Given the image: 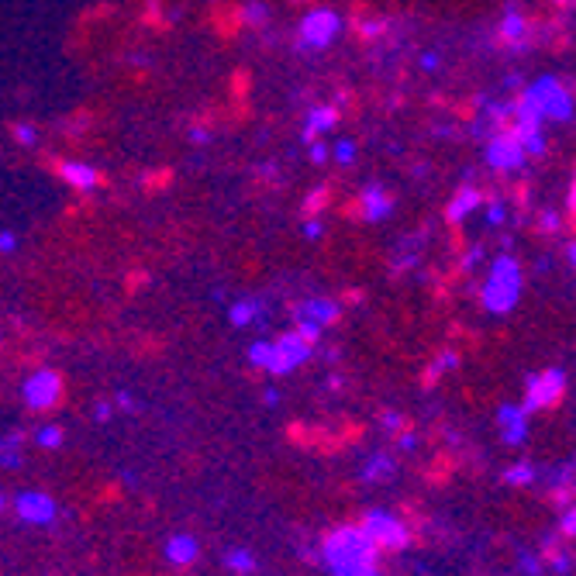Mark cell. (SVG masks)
Returning a JSON list of instances; mask_svg holds the SVG:
<instances>
[{"mask_svg": "<svg viewBox=\"0 0 576 576\" xmlns=\"http://www.w3.org/2000/svg\"><path fill=\"white\" fill-rule=\"evenodd\" d=\"M376 556H380V549H376L370 535L359 525L335 528L321 542V559H325L332 576H380Z\"/></svg>", "mask_w": 576, "mask_h": 576, "instance_id": "6da1fadb", "label": "cell"}, {"mask_svg": "<svg viewBox=\"0 0 576 576\" xmlns=\"http://www.w3.org/2000/svg\"><path fill=\"white\" fill-rule=\"evenodd\" d=\"M521 297V263L514 256H497L480 290V301L490 314H511Z\"/></svg>", "mask_w": 576, "mask_h": 576, "instance_id": "7a4b0ae2", "label": "cell"}, {"mask_svg": "<svg viewBox=\"0 0 576 576\" xmlns=\"http://www.w3.org/2000/svg\"><path fill=\"white\" fill-rule=\"evenodd\" d=\"M342 32V18L332 11V7H321V11H311L301 21V32H297V45L304 52H321L339 38Z\"/></svg>", "mask_w": 576, "mask_h": 576, "instance_id": "3957f363", "label": "cell"}, {"mask_svg": "<svg viewBox=\"0 0 576 576\" xmlns=\"http://www.w3.org/2000/svg\"><path fill=\"white\" fill-rule=\"evenodd\" d=\"M528 94L535 97V104H539L545 121H570L573 118L570 87H563L556 76H542V80H535L532 87H528Z\"/></svg>", "mask_w": 576, "mask_h": 576, "instance_id": "277c9868", "label": "cell"}, {"mask_svg": "<svg viewBox=\"0 0 576 576\" xmlns=\"http://www.w3.org/2000/svg\"><path fill=\"white\" fill-rule=\"evenodd\" d=\"M363 528L366 535H370V542L376 545V549H394V552H401L407 549V542H411V532L404 528V521L401 518H394L390 511H366V518H363Z\"/></svg>", "mask_w": 576, "mask_h": 576, "instance_id": "5b68a950", "label": "cell"}, {"mask_svg": "<svg viewBox=\"0 0 576 576\" xmlns=\"http://www.w3.org/2000/svg\"><path fill=\"white\" fill-rule=\"evenodd\" d=\"M563 390H566V373L559 370V366H552V370H545V373L528 376V390H525V404H521V411H525V414L545 411V407L559 404Z\"/></svg>", "mask_w": 576, "mask_h": 576, "instance_id": "8992f818", "label": "cell"}, {"mask_svg": "<svg viewBox=\"0 0 576 576\" xmlns=\"http://www.w3.org/2000/svg\"><path fill=\"white\" fill-rule=\"evenodd\" d=\"M311 359V345H307L297 332H287L273 342V356L266 363V373L270 376H290L297 366H304Z\"/></svg>", "mask_w": 576, "mask_h": 576, "instance_id": "52a82bcc", "label": "cell"}, {"mask_svg": "<svg viewBox=\"0 0 576 576\" xmlns=\"http://www.w3.org/2000/svg\"><path fill=\"white\" fill-rule=\"evenodd\" d=\"M21 394H25V404L32 407V411H52V407L63 401V376L52 370H35L25 380Z\"/></svg>", "mask_w": 576, "mask_h": 576, "instance_id": "ba28073f", "label": "cell"}, {"mask_svg": "<svg viewBox=\"0 0 576 576\" xmlns=\"http://www.w3.org/2000/svg\"><path fill=\"white\" fill-rule=\"evenodd\" d=\"M14 511H18V518L28 521V525H52L59 514V504L52 501L49 494L25 490V494H18V501H14Z\"/></svg>", "mask_w": 576, "mask_h": 576, "instance_id": "9c48e42d", "label": "cell"}, {"mask_svg": "<svg viewBox=\"0 0 576 576\" xmlns=\"http://www.w3.org/2000/svg\"><path fill=\"white\" fill-rule=\"evenodd\" d=\"M525 149L518 145V138L511 132H497L490 138L487 145V163L494 166V170H518L521 163H525Z\"/></svg>", "mask_w": 576, "mask_h": 576, "instance_id": "30bf717a", "label": "cell"}, {"mask_svg": "<svg viewBox=\"0 0 576 576\" xmlns=\"http://www.w3.org/2000/svg\"><path fill=\"white\" fill-rule=\"evenodd\" d=\"M497 421H501V435L508 445H521L528 439V414L518 404H504L497 411Z\"/></svg>", "mask_w": 576, "mask_h": 576, "instance_id": "8fae6325", "label": "cell"}, {"mask_svg": "<svg viewBox=\"0 0 576 576\" xmlns=\"http://www.w3.org/2000/svg\"><path fill=\"white\" fill-rule=\"evenodd\" d=\"M197 556H201V542H197L194 535H173V539L166 542V559H170L173 566H194Z\"/></svg>", "mask_w": 576, "mask_h": 576, "instance_id": "7c38bea8", "label": "cell"}, {"mask_svg": "<svg viewBox=\"0 0 576 576\" xmlns=\"http://www.w3.org/2000/svg\"><path fill=\"white\" fill-rule=\"evenodd\" d=\"M339 314H342V307L339 301H328V297H314V301H307L301 311H297V318H307V321H314V325H332V321H339Z\"/></svg>", "mask_w": 576, "mask_h": 576, "instance_id": "4fadbf2b", "label": "cell"}, {"mask_svg": "<svg viewBox=\"0 0 576 576\" xmlns=\"http://www.w3.org/2000/svg\"><path fill=\"white\" fill-rule=\"evenodd\" d=\"M59 176H63L66 183H73L76 190H94L97 183H101V176L90 163H59Z\"/></svg>", "mask_w": 576, "mask_h": 576, "instance_id": "5bb4252c", "label": "cell"}, {"mask_svg": "<svg viewBox=\"0 0 576 576\" xmlns=\"http://www.w3.org/2000/svg\"><path fill=\"white\" fill-rule=\"evenodd\" d=\"M390 211H394V197H390L387 190H383V187H366L363 190V214H366V221H383Z\"/></svg>", "mask_w": 576, "mask_h": 576, "instance_id": "9a60e30c", "label": "cell"}, {"mask_svg": "<svg viewBox=\"0 0 576 576\" xmlns=\"http://www.w3.org/2000/svg\"><path fill=\"white\" fill-rule=\"evenodd\" d=\"M480 204H483L480 190L463 187V190H459V194L449 201V207H445V218H449V221H463V218H470V214H473Z\"/></svg>", "mask_w": 576, "mask_h": 576, "instance_id": "2e32d148", "label": "cell"}, {"mask_svg": "<svg viewBox=\"0 0 576 576\" xmlns=\"http://www.w3.org/2000/svg\"><path fill=\"white\" fill-rule=\"evenodd\" d=\"M501 38H504L508 45H518V49H521V45H525L528 38H532V25H528V21L521 18V14L511 11L508 18L501 21Z\"/></svg>", "mask_w": 576, "mask_h": 576, "instance_id": "e0dca14e", "label": "cell"}, {"mask_svg": "<svg viewBox=\"0 0 576 576\" xmlns=\"http://www.w3.org/2000/svg\"><path fill=\"white\" fill-rule=\"evenodd\" d=\"M335 125H339V107H311V114H307V138L325 135Z\"/></svg>", "mask_w": 576, "mask_h": 576, "instance_id": "ac0fdd59", "label": "cell"}, {"mask_svg": "<svg viewBox=\"0 0 576 576\" xmlns=\"http://www.w3.org/2000/svg\"><path fill=\"white\" fill-rule=\"evenodd\" d=\"M259 314H263V304L259 301H235L232 307H228V321H232L235 328H249Z\"/></svg>", "mask_w": 576, "mask_h": 576, "instance_id": "d6986e66", "label": "cell"}, {"mask_svg": "<svg viewBox=\"0 0 576 576\" xmlns=\"http://www.w3.org/2000/svg\"><path fill=\"white\" fill-rule=\"evenodd\" d=\"M459 366V356L452 349H445L439 352V359L435 363H428V370H425V387H432V383H439V376H445L449 370H456Z\"/></svg>", "mask_w": 576, "mask_h": 576, "instance_id": "ffe728a7", "label": "cell"}, {"mask_svg": "<svg viewBox=\"0 0 576 576\" xmlns=\"http://www.w3.org/2000/svg\"><path fill=\"white\" fill-rule=\"evenodd\" d=\"M225 566H228L232 573H238V576H252V573L259 570L256 556H252L249 549H232V552L225 556Z\"/></svg>", "mask_w": 576, "mask_h": 576, "instance_id": "44dd1931", "label": "cell"}, {"mask_svg": "<svg viewBox=\"0 0 576 576\" xmlns=\"http://www.w3.org/2000/svg\"><path fill=\"white\" fill-rule=\"evenodd\" d=\"M390 476H394V463H390V456L376 452V456L370 459V466H366V470H363V480L376 483V480H390Z\"/></svg>", "mask_w": 576, "mask_h": 576, "instance_id": "7402d4cb", "label": "cell"}, {"mask_svg": "<svg viewBox=\"0 0 576 576\" xmlns=\"http://www.w3.org/2000/svg\"><path fill=\"white\" fill-rule=\"evenodd\" d=\"M535 466L532 463H514L508 473H504V483H511V487H532L535 483Z\"/></svg>", "mask_w": 576, "mask_h": 576, "instance_id": "603a6c76", "label": "cell"}, {"mask_svg": "<svg viewBox=\"0 0 576 576\" xmlns=\"http://www.w3.org/2000/svg\"><path fill=\"white\" fill-rule=\"evenodd\" d=\"M35 442L42 445V449H59V445H63V428H59V425H45V428H38V432H35Z\"/></svg>", "mask_w": 576, "mask_h": 576, "instance_id": "cb8c5ba5", "label": "cell"}, {"mask_svg": "<svg viewBox=\"0 0 576 576\" xmlns=\"http://www.w3.org/2000/svg\"><path fill=\"white\" fill-rule=\"evenodd\" d=\"M321 332H325L321 325H314V321H307V318H297V335H301V339L311 345V349L321 342Z\"/></svg>", "mask_w": 576, "mask_h": 576, "instance_id": "d4e9b609", "label": "cell"}, {"mask_svg": "<svg viewBox=\"0 0 576 576\" xmlns=\"http://www.w3.org/2000/svg\"><path fill=\"white\" fill-rule=\"evenodd\" d=\"M270 356H273V342H252V349H249L252 366H259V370H266V363H270Z\"/></svg>", "mask_w": 576, "mask_h": 576, "instance_id": "484cf974", "label": "cell"}, {"mask_svg": "<svg viewBox=\"0 0 576 576\" xmlns=\"http://www.w3.org/2000/svg\"><path fill=\"white\" fill-rule=\"evenodd\" d=\"M549 563H552V570H556L559 576H566L573 570V559H570V552H549Z\"/></svg>", "mask_w": 576, "mask_h": 576, "instance_id": "4316f807", "label": "cell"}, {"mask_svg": "<svg viewBox=\"0 0 576 576\" xmlns=\"http://www.w3.org/2000/svg\"><path fill=\"white\" fill-rule=\"evenodd\" d=\"M335 159H339L342 166H352V159H356V145H352V142H339V145H335Z\"/></svg>", "mask_w": 576, "mask_h": 576, "instance_id": "83f0119b", "label": "cell"}, {"mask_svg": "<svg viewBox=\"0 0 576 576\" xmlns=\"http://www.w3.org/2000/svg\"><path fill=\"white\" fill-rule=\"evenodd\" d=\"M518 566H521V573H525V576H539L542 573V563L535 556H528V552H521Z\"/></svg>", "mask_w": 576, "mask_h": 576, "instance_id": "f1b7e54d", "label": "cell"}, {"mask_svg": "<svg viewBox=\"0 0 576 576\" xmlns=\"http://www.w3.org/2000/svg\"><path fill=\"white\" fill-rule=\"evenodd\" d=\"M504 218H508V211H504L501 201H494V204L487 207V221H490V225H501Z\"/></svg>", "mask_w": 576, "mask_h": 576, "instance_id": "f546056e", "label": "cell"}, {"mask_svg": "<svg viewBox=\"0 0 576 576\" xmlns=\"http://www.w3.org/2000/svg\"><path fill=\"white\" fill-rule=\"evenodd\" d=\"M559 532H563L566 539H570V535L576 532V514H573V508L563 511V525H559Z\"/></svg>", "mask_w": 576, "mask_h": 576, "instance_id": "4dcf8cb0", "label": "cell"}, {"mask_svg": "<svg viewBox=\"0 0 576 576\" xmlns=\"http://www.w3.org/2000/svg\"><path fill=\"white\" fill-rule=\"evenodd\" d=\"M404 425V421H401V414H397V411H387V414H383V428H387V432H397V428H401Z\"/></svg>", "mask_w": 576, "mask_h": 576, "instance_id": "1f68e13d", "label": "cell"}, {"mask_svg": "<svg viewBox=\"0 0 576 576\" xmlns=\"http://www.w3.org/2000/svg\"><path fill=\"white\" fill-rule=\"evenodd\" d=\"M35 138H38V132H35L32 125H18V142H21V145H32Z\"/></svg>", "mask_w": 576, "mask_h": 576, "instance_id": "d6a6232c", "label": "cell"}, {"mask_svg": "<svg viewBox=\"0 0 576 576\" xmlns=\"http://www.w3.org/2000/svg\"><path fill=\"white\" fill-rule=\"evenodd\" d=\"M14 249H18V238L11 232H0V252H14Z\"/></svg>", "mask_w": 576, "mask_h": 576, "instance_id": "836d02e7", "label": "cell"}, {"mask_svg": "<svg viewBox=\"0 0 576 576\" xmlns=\"http://www.w3.org/2000/svg\"><path fill=\"white\" fill-rule=\"evenodd\" d=\"M480 259H483V249H480V245H476V249H470V252H466V259H463V270H473V263H480Z\"/></svg>", "mask_w": 576, "mask_h": 576, "instance_id": "e575fe53", "label": "cell"}, {"mask_svg": "<svg viewBox=\"0 0 576 576\" xmlns=\"http://www.w3.org/2000/svg\"><path fill=\"white\" fill-rule=\"evenodd\" d=\"M401 449H404V452H414V449H418V435H414V432H404V435H401Z\"/></svg>", "mask_w": 576, "mask_h": 576, "instance_id": "d590c367", "label": "cell"}, {"mask_svg": "<svg viewBox=\"0 0 576 576\" xmlns=\"http://www.w3.org/2000/svg\"><path fill=\"white\" fill-rule=\"evenodd\" d=\"M311 159H314V163H325V159H328V149H325V145H311Z\"/></svg>", "mask_w": 576, "mask_h": 576, "instance_id": "8d00e7d4", "label": "cell"}, {"mask_svg": "<svg viewBox=\"0 0 576 576\" xmlns=\"http://www.w3.org/2000/svg\"><path fill=\"white\" fill-rule=\"evenodd\" d=\"M556 228H559V218H556V214H545V218H542V232H556Z\"/></svg>", "mask_w": 576, "mask_h": 576, "instance_id": "74e56055", "label": "cell"}, {"mask_svg": "<svg viewBox=\"0 0 576 576\" xmlns=\"http://www.w3.org/2000/svg\"><path fill=\"white\" fill-rule=\"evenodd\" d=\"M304 235H307V238H321V221H307Z\"/></svg>", "mask_w": 576, "mask_h": 576, "instance_id": "f35d334b", "label": "cell"}, {"mask_svg": "<svg viewBox=\"0 0 576 576\" xmlns=\"http://www.w3.org/2000/svg\"><path fill=\"white\" fill-rule=\"evenodd\" d=\"M421 66H425V69H435V66H439V56H435V52H425V56H421Z\"/></svg>", "mask_w": 576, "mask_h": 576, "instance_id": "ab89813d", "label": "cell"}, {"mask_svg": "<svg viewBox=\"0 0 576 576\" xmlns=\"http://www.w3.org/2000/svg\"><path fill=\"white\" fill-rule=\"evenodd\" d=\"M111 418V404H97V421H107Z\"/></svg>", "mask_w": 576, "mask_h": 576, "instance_id": "60d3db41", "label": "cell"}, {"mask_svg": "<svg viewBox=\"0 0 576 576\" xmlns=\"http://www.w3.org/2000/svg\"><path fill=\"white\" fill-rule=\"evenodd\" d=\"M118 404H121V407H128V411H135V401H132V397H128V394H118Z\"/></svg>", "mask_w": 576, "mask_h": 576, "instance_id": "b9f144b4", "label": "cell"}, {"mask_svg": "<svg viewBox=\"0 0 576 576\" xmlns=\"http://www.w3.org/2000/svg\"><path fill=\"white\" fill-rule=\"evenodd\" d=\"M266 404L276 407V404H280V394H276V390H266Z\"/></svg>", "mask_w": 576, "mask_h": 576, "instance_id": "7bdbcfd3", "label": "cell"}, {"mask_svg": "<svg viewBox=\"0 0 576 576\" xmlns=\"http://www.w3.org/2000/svg\"><path fill=\"white\" fill-rule=\"evenodd\" d=\"M4 504H7V501H4V494H0V511H4Z\"/></svg>", "mask_w": 576, "mask_h": 576, "instance_id": "ee69618b", "label": "cell"}]
</instances>
